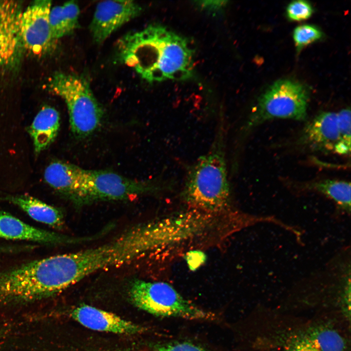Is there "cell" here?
Listing matches in <instances>:
<instances>
[{
    "label": "cell",
    "instance_id": "cell-1",
    "mask_svg": "<svg viewBox=\"0 0 351 351\" xmlns=\"http://www.w3.org/2000/svg\"><path fill=\"white\" fill-rule=\"evenodd\" d=\"M116 55L149 82L184 80L193 73V51L188 40L158 24L122 36Z\"/></svg>",
    "mask_w": 351,
    "mask_h": 351
},
{
    "label": "cell",
    "instance_id": "cell-2",
    "mask_svg": "<svg viewBox=\"0 0 351 351\" xmlns=\"http://www.w3.org/2000/svg\"><path fill=\"white\" fill-rule=\"evenodd\" d=\"M166 241L164 231L157 221L139 224L107 243L61 254L64 280L69 287L96 272L129 264L161 250Z\"/></svg>",
    "mask_w": 351,
    "mask_h": 351
},
{
    "label": "cell",
    "instance_id": "cell-3",
    "mask_svg": "<svg viewBox=\"0 0 351 351\" xmlns=\"http://www.w3.org/2000/svg\"><path fill=\"white\" fill-rule=\"evenodd\" d=\"M226 127V121L221 117L208 151L189 168L184 182V199L207 213L222 211L230 203Z\"/></svg>",
    "mask_w": 351,
    "mask_h": 351
},
{
    "label": "cell",
    "instance_id": "cell-4",
    "mask_svg": "<svg viewBox=\"0 0 351 351\" xmlns=\"http://www.w3.org/2000/svg\"><path fill=\"white\" fill-rule=\"evenodd\" d=\"M46 87L66 103L71 130L76 136L85 137L97 128L103 112L86 77L57 72L48 79Z\"/></svg>",
    "mask_w": 351,
    "mask_h": 351
},
{
    "label": "cell",
    "instance_id": "cell-5",
    "mask_svg": "<svg viewBox=\"0 0 351 351\" xmlns=\"http://www.w3.org/2000/svg\"><path fill=\"white\" fill-rule=\"evenodd\" d=\"M129 296L136 308L156 316L191 320L212 319L214 317V314L192 304L164 282L136 279L130 287Z\"/></svg>",
    "mask_w": 351,
    "mask_h": 351
},
{
    "label": "cell",
    "instance_id": "cell-6",
    "mask_svg": "<svg viewBox=\"0 0 351 351\" xmlns=\"http://www.w3.org/2000/svg\"><path fill=\"white\" fill-rule=\"evenodd\" d=\"M310 93L302 83L283 79L273 83L259 98L244 130L274 118L304 120Z\"/></svg>",
    "mask_w": 351,
    "mask_h": 351
},
{
    "label": "cell",
    "instance_id": "cell-7",
    "mask_svg": "<svg viewBox=\"0 0 351 351\" xmlns=\"http://www.w3.org/2000/svg\"><path fill=\"white\" fill-rule=\"evenodd\" d=\"M154 181H137L106 170H85L81 205L98 200H122L162 187Z\"/></svg>",
    "mask_w": 351,
    "mask_h": 351
},
{
    "label": "cell",
    "instance_id": "cell-8",
    "mask_svg": "<svg viewBox=\"0 0 351 351\" xmlns=\"http://www.w3.org/2000/svg\"><path fill=\"white\" fill-rule=\"evenodd\" d=\"M52 1L38 0L23 10L20 21V35L24 52L39 57L51 55L57 41L53 37L49 21Z\"/></svg>",
    "mask_w": 351,
    "mask_h": 351
},
{
    "label": "cell",
    "instance_id": "cell-9",
    "mask_svg": "<svg viewBox=\"0 0 351 351\" xmlns=\"http://www.w3.org/2000/svg\"><path fill=\"white\" fill-rule=\"evenodd\" d=\"M23 10L20 1L0 0V71L16 70L25 53L20 35Z\"/></svg>",
    "mask_w": 351,
    "mask_h": 351
},
{
    "label": "cell",
    "instance_id": "cell-10",
    "mask_svg": "<svg viewBox=\"0 0 351 351\" xmlns=\"http://www.w3.org/2000/svg\"><path fill=\"white\" fill-rule=\"evenodd\" d=\"M142 7L133 0H105L96 7L89 29L95 42L101 44L112 33L136 18Z\"/></svg>",
    "mask_w": 351,
    "mask_h": 351
},
{
    "label": "cell",
    "instance_id": "cell-11",
    "mask_svg": "<svg viewBox=\"0 0 351 351\" xmlns=\"http://www.w3.org/2000/svg\"><path fill=\"white\" fill-rule=\"evenodd\" d=\"M0 238L50 245L72 244L90 240L89 237H72L34 227L1 211H0Z\"/></svg>",
    "mask_w": 351,
    "mask_h": 351
},
{
    "label": "cell",
    "instance_id": "cell-12",
    "mask_svg": "<svg viewBox=\"0 0 351 351\" xmlns=\"http://www.w3.org/2000/svg\"><path fill=\"white\" fill-rule=\"evenodd\" d=\"M71 316L89 329L121 334H136L144 331L143 327L117 315L89 305L74 309Z\"/></svg>",
    "mask_w": 351,
    "mask_h": 351
},
{
    "label": "cell",
    "instance_id": "cell-13",
    "mask_svg": "<svg viewBox=\"0 0 351 351\" xmlns=\"http://www.w3.org/2000/svg\"><path fill=\"white\" fill-rule=\"evenodd\" d=\"M338 140L337 113L324 112L306 125L298 142L312 151L334 152Z\"/></svg>",
    "mask_w": 351,
    "mask_h": 351
},
{
    "label": "cell",
    "instance_id": "cell-14",
    "mask_svg": "<svg viewBox=\"0 0 351 351\" xmlns=\"http://www.w3.org/2000/svg\"><path fill=\"white\" fill-rule=\"evenodd\" d=\"M85 169L61 161L51 162L45 169L46 182L58 193L77 204L81 203Z\"/></svg>",
    "mask_w": 351,
    "mask_h": 351
},
{
    "label": "cell",
    "instance_id": "cell-15",
    "mask_svg": "<svg viewBox=\"0 0 351 351\" xmlns=\"http://www.w3.org/2000/svg\"><path fill=\"white\" fill-rule=\"evenodd\" d=\"M59 126L60 117L58 111L51 106L42 107L28 128L36 154L39 155L52 143Z\"/></svg>",
    "mask_w": 351,
    "mask_h": 351
},
{
    "label": "cell",
    "instance_id": "cell-16",
    "mask_svg": "<svg viewBox=\"0 0 351 351\" xmlns=\"http://www.w3.org/2000/svg\"><path fill=\"white\" fill-rule=\"evenodd\" d=\"M3 199L19 207L38 222L57 229L62 228L63 226L64 218L62 211L35 197L21 195H8Z\"/></svg>",
    "mask_w": 351,
    "mask_h": 351
},
{
    "label": "cell",
    "instance_id": "cell-17",
    "mask_svg": "<svg viewBox=\"0 0 351 351\" xmlns=\"http://www.w3.org/2000/svg\"><path fill=\"white\" fill-rule=\"evenodd\" d=\"M80 9L74 1L51 7L49 21L53 38L58 39L71 34L78 28Z\"/></svg>",
    "mask_w": 351,
    "mask_h": 351
},
{
    "label": "cell",
    "instance_id": "cell-18",
    "mask_svg": "<svg viewBox=\"0 0 351 351\" xmlns=\"http://www.w3.org/2000/svg\"><path fill=\"white\" fill-rule=\"evenodd\" d=\"M308 187L332 199L341 209L350 214V182L327 179L311 184Z\"/></svg>",
    "mask_w": 351,
    "mask_h": 351
},
{
    "label": "cell",
    "instance_id": "cell-19",
    "mask_svg": "<svg viewBox=\"0 0 351 351\" xmlns=\"http://www.w3.org/2000/svg\"><path fill=\"white\" fill-rule=\"evenodd\" d=\"M305 338L317 351H345L346 349L343 337L331 328H316Z\"/></svg>",
    "mask_w": 351,
    "mask_h": 351
},
{
    "label": "cell",
    "instance_id": "cell-20",
    "mask_svg": "<svg viewBox=\"0 0 351 351\" xmlns=\"http://www.w3.org/2000/svg\"><path fill=\"white\" fill-rule=\"evenodd\" d=\"M339 140L334 152L340 155L350 154L351 151V110H341L337 113Z\"/></svg>",
    "mask_w": 351,
    "mask_h": 351
},
{
    "label": "cell",
    "instance_id": "cell-21",
    "mask_svg": "<svg viewBox=\"0 0 351 351\" xmlns=\"http://www.w3.org/2000/svg\"><path fill=\"white\" fill-rule=\"evenodd\" d=\"M322 32L314 26L304 24L296 27L294 30L293 38L295 45L300 50L304 46L322 38Z\"/></svg>",
    "mask_w": 351,
    "mask_h": 351
},
{
    "label": "cell",
    "instance_id": "cell-22",
    "mask_svg": "<svg viewBox=\"0 0 351 351\" xmlns=\"http://www.w3.org/2000/svg\"><path fill=\"white\" fill-rule=\"evenodd\" d=\"M312 12L311 5L304 0L292 1L287 8V15L292 20H306L311 16Z\"/></svg>",
    "mask_w": 351,
    "mask_h": 351
},
{
    "label": "cell",
    "instance_id": "cell-23",
    "mask_svg": "<svg viewBox=\"0 0 351 351\" xmlns=\"http://www.w3.org/2000/svg\"><path fill=\"white\" fill-rule=\"evenodd\" d=\"M153 351H207L191 343L178 342L168 343L156 347Z\"/></svg>",
    "mask_w": 351,
    "mask_h": 351
},
{
    "label": "cell",
    "instance_id": "cell-24",
    "mask_svg": "<svg viewBox=\"0 0 351 351\" xmlns=\"http://www.w3.org/2000/svg\"><path fill=\"white\" fill-rule=\"evenodd\" d=\"M223 0L198 1V4L202 8L209 11H216L221 8L226 4Z\"/></svg>",
    "mask_w": 351,
    "mask_h": 351
},
{
    "label": "cell",
    "instance_id": "cell-25",
    "mask_svg": "<svg viewBox=\"0 0 351 351\" xmlns=\"http://www.w3.org/2000/svg\"><path fill=\"white\" fill-rule=\"evenodd\" d=\"M288 351H317L304 338L292 344Z\"/></svg>",
    "mask_w": 351,
    "mask_h": 351
},
{
    "label": "cell",
    "instance_id": "cell-26",
    "mask_svg": "<svg viewBox=\"0 0 351 351\" xmlns=\"http://www.w3.org/2000/svg\"><path fill=\"white\" fill-rule=\"evenodd\" d=\"M19 250H21V248L15 246H0V256Z\"/></svg>",
    "mask_w": 351,
    "mask_h": 351
},
{
    "label": "cell",
    "instance_id": "cell-27",
    "mask_svg": "<svg viewBox=\"0 0 351 351\" xmlns=\"http://www.w3.org/2000/svg\"><path fill=\"white\" fill-rule=\"evenodd\" d=\"M8 331V327L0 326V338L4 335Z\"/></svg>",
    "mask_w": 351,
    "mask_h": 351
}]
</instances>
